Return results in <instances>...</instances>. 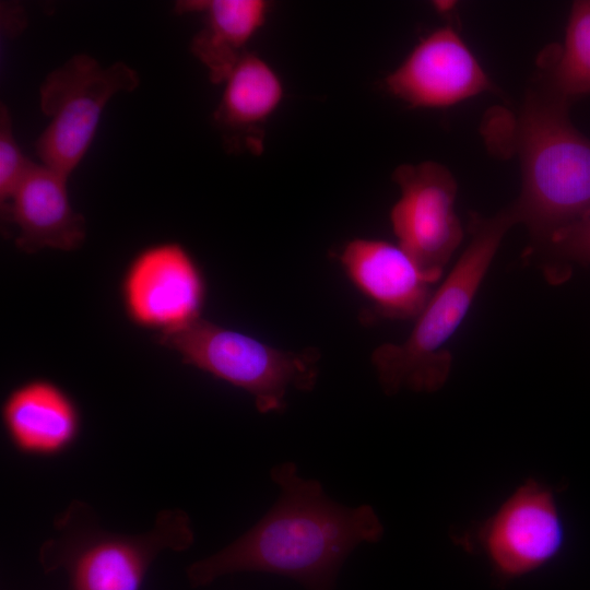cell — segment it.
<instances>
[{"mask_svg":"<svg viewBox=\"0 0 590 590\" xmlns=\"http://www.w3.org/2000/svg\"><path fill=\"white\" fill-rule=\"evenodd\" d=\"M270 477L280 489L274 505L239 538L190 564V587L251 571L290 578L305 590H334L349 555L381 540L384 526L371 506L334 502L319 481L303 477L296 463L275 464Z\"/></svg>","mask_w":590,"mask_h":590,"instance_id":"cell-1","label":"cell"},{"mask_svg":"<svg viewBox=\"0 0 590 590\" xmlns=\"http://www.w3.org/2000/svg\"><path fill=\"white\" fill-rule=\"evenodd\" d=\"M518 223L512 205L489 217L472 216L468 246L430 295L409 337L371 354L385 393L434 392L445 385L451 368L446 345L469 312L504 236Z\"/></svg>","mask_w":590,"mask_h":590,"instance_id":"cell-2","label":"cell"},{"mask_svg":"<svg viewBox=\"0 0 590 590\" xmlns=\"http://www.w3.org/2000/svg\"><path fill=\"white\" fill-rule=\"evenodd\" d=\"M568 107L538 87L516 125L522 186L512 206L541 241L590 213V140L573 126Z\"/></svg>","mask_w":590,"mask_h":590,"instance_id":"cell-3","label":"cell"},{"mask_svg":"<svg viewBox=\"0 0 590 590\" xmlns=\"http://www.w3.org/2000/svg\"><path fill=\"white\" fill-rule=\"evenodd\" d=\"M52 526L38 563L45 574L63 570L70 590H141L162 552H185L194 543L191 519L180 508L161 510L149 531L129 535L106 530L90 504L73 499Z\"/></svg>","mask_w":590,"mask_h":590,"instance_id":"cell-4","label":"cell"},{"mask_svg":"<svg viewBox=\"0 0 590 590\" xmlns=\"http://www.w3.org/2000/svg\"><path fill=\"white\" fill-rule=\"evenodd\" d=\"M156 339L182 364L249 393L262 414L283 411L291 389L311 391L319 376L317 350L283 351L203 318Z\"/></svg>","mask_w":590,"mask_h":590,"instance_id":"cell-5","label":"cell"},{"mask_svg":"<svg viewBox=\"0 0 590 590\" xmlns=\"http://www.w3.org/2000/svg\"><path fill=\"white\" fill-rule=\"evenodd\" d=\"M139 83L128 64L102 67L85 54L47 74L39 86V104L49 123L35 142L42 164L69 177L88 151L106 104Z\"/></svg>","mask_w":590,"mask_h":590,"instance_id":"cell-6","label":"cell"},{"mask_svg":"<svg viewBox=\"0 0 590 590\" xmlns=\"http://www.w3.org/2000/svg\"><path fill=\"white\" fill-rule=\"evenodd\" d=\"M206 295L198 261L184 245L170 240L139 250L119 283L127 319L156 337L175 334L202 319Z\"/></svg>","mask_w":590,"mask_h":590,"instance_id":"cell-7","label":"cell"},{"mask_svg":"<svg viewBox=\"0 0 590 590\" xmlns=\"http://www.w3.org/2000/svg\"><path fill=\"white\" fill-rule=\"evenodd\" d=\"M458 542L483 554L498 586L508 585L547 564L559 551L563 526L552 491L530 479L484 521Z\"/></svg>","mask_w":590,"mask_h":590,"instance_id":"cell-8","label":"cell"},{"mask_svg":"<svg viewBox=\"0 0 590 590\" xmlns=\"http://www.w3.org/2000/svg\"><path fill=\"white\" fill-rule=\"evenodd\" d=\"M400 198L390 212L398 245L426 272L440 279L463 231L455 210L457 182L444 165L402 164L392 174Z\"/></svg>","mask_w":590,"mask_h":590,"instance_id":"cell-9","label":"cell"},{"mask_svg":"<svg viewBox=\"0 0 590 590\" xmlns=\"http://www.w3.org/2000/svg\"><path fill=\"white\" fill-rule=\"evenodd\" d=\"M385 83L392 95L422 108L447 107L492 90L483 68L450 26L424 37Z\"/></svg>","mask_w":590,"mask_h":590,"instance_id":"cell-10","label":"cell"},{"mask_svg":"<svg viewBox=\"0 0 590 590\" xmlns=\"http://www.w3.org/2000/svg\"><path fill=\"white\" fill-rule=\"evenodd\" d=\"M339 259L354 286L385 318H416L433 294V285L440 280L398 244L386 240L352 239Z\"/></svg>","mask_w":590,"mask_h":590,"instance_id":"cell-11","label":"cell"},{"mask_svg":"<svg viewBox=\"0 0 590 590\" xmlns=\"http://www.w3.org/2000/svg\"><path fill=\"white\" fill-rule=\"evenodd\" d=\"M66 175L44 164H33L8 203L2 223L16 228L15 246L23 252L43 249L72 251L86 237L84 216L70 201Z\"/></svg>","mask_w":590,"mask_h":590,"instance_id":"cell-12","label":"cell"},{"mask_svg":"<svg viewBox=\"0 0 590 590\" xmlns=\"http://www.w3.org/2000/svg\"><path fill=\"white\" fill-rule=\"evenodd\" d=\"M1 418L12 445L33 456L64 451L81 427L75 401L59 385L44 378L13 388L2 403Z\"/></svg>","mask_w":590,"mask_h":590,"instance_id":"cell-13","label":"cell"},{"mask_svg":"<svg viewBox=\"0 0 590 590\" xmlns=\"http://www.w3.org/2000/svg\"><path fill=\"white\" fill-rule=\"evenodd\" d=\"M213 119L231 150L259 151L260 128L280 106L284 88L274 69L246 51L223 82Z\"/></svg>","mask_w":590,"mask_h":590,"instance_id":"cell-14","label":"cell"},{"mask_svg":"<svg viewBox=\"0 0 590 590\" xmlns=\"http://www.w3.org/2000/svg\"><path fill=\"white\" fill-rule=\"evenodd\" d=\"M264 0L177 1V14L200 13L204 25L192 38L190 50L208 69L212 83L221 84L233 70L250 39L264 25L269 12Z\"/></svg>","mask_w":590,"mask_h":590,"instance_id":"cell-15","label":"cell"},{"mask_svg":"<svg viewBox=\"0 0 590 590\" xmlns=\"http://www.w3.org/2000/svg\"><path fill=\"white\" fill-rule=\"evenodd\" d=\"M540 87L570 103L590 94V0L571 5L564 44L546 56Z\"/></svg>","mask_w":590,"mask_h":590,"instance_id":"cell-16","label":"cell"},{"mask_svg":"<svg viewBox=\"0 0 590 590\" xmlns=\"http://www.w3.org/2000/svg\"><path fill=\"white\" fill-rule=\"evenodd\" d=\"M34 163L23 154L9 109H0V208L4 206Z\"/></svg>","mask_w":590,"mask_h":590,"instance_id":"cell-17","label":"cell"},{"mask_svg":"<svg viewBox=\"0 0 590 590\" xmlns=\"http://www.w3.org/2000/svg\"><path fill=\"white\" fill-rule=\"evenodd\" d=\"M544 243L560 257L590 264V213L557 229Z\"/></svg>","mask_w":590,"mask_h":590,"instance_id":"cell-18","label":"cell"}]
</instances>
